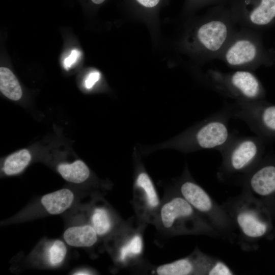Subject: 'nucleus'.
Returning a JSON list of instances; mask_svg holds the SVG:
<instances>
[{
	"label": "nucleus",
	"mask_w": 275,
	"mask_h": 275,
	"mask_svg": "<svg viewBox=\"0 0 275 275\" xmlns=\"http://www.w3.org/2000/svg\"><path fill=\"white\" fill-rule=\"evenodd\" d=\"M268 204L243 190L222 204L234 227L236 242L243 251L256 250L258 242L273 231Z\"/></svg>",
	"instance_id": "f257e3e1"
},
{
	"label": "nucleus",
	"mask_w": 275,
	"mask_h": 275,
	"mask_svg": "<svg viewBox=\"0 0 275 275\" xmlns=\"http://www.w3.org/2000/svg\"><path fill=\"white\" fill-rule=\"evenodd\" d=\"M153 226L166 237L203 235L221 237L213 226L174 187L164 196Z\"/></svg>",
	"instance_id": "f03ea898"
},
{
	"label": "nucleus",
	"mask_w": 275,
	"mask_h": 275,
	"mask_svg": "<svg viewBox=\"0 0 275 275\" xmlns=\"http://www.w3.org/2000/svg\"><path fill=\"white\" fill-rule=\"evenodd\" d=\"M232 118L229 104L175 138L169 146L183 152L200 150L219 152L234 135L229 123Z\"/></svg>",
	"instance_id": "7ed1b4c3"
},
{
	"label": "nucleus",
	"mask_w": 275,
	"mask_h": 275,
	"mask_svg": "<svg viewBox=\"0 0 275 275\" xmlns=\"http://www.w3.org/2000/svg\"><path fill=\"white\" fill-rule=\"evenodd\" d=\"M218 59L236 70L253 71L275 63V54L267 48L259 32L241 27L237 29Z\"/></svg>",
	"instance_id": "20e7f679"
},
{
	"label": "nucleus",
	"mask_w": 275,
	"mask_h": 275,
	"mask_svg": "<svg viewBox=\"0 0 275 275\" xmlns=\"http://www.w3.org/2000/svg\"><path fill=\"white\" fill-rule=\"evenodd\" d=\"M176 190L216 230L221 238L233 243L236 233L232 222L222 205L217 203L191 177L187 167L175 179Z\"/></svg>",
	"instance_id": "39448f33"
},
{
	"label": "nucleus",
	"mask_w": 275,
	"mask_h": 275,
	"mask_svg": "<svg viewBox=\"0 0 275 275\" xmlns=\"http://www.w3.org/2000/svg\"><path fill=\"white\" fill-rule=\"evenodd\" d=\"M265 141L258 135L236 136L220 151L222 162L218 176L241 184L263 158Z\"/></svg>",
	"instance_id": "423d86ee"
},
{
	"label": "nucleus",
	"mask_w": 275,
	"mask_h": 275,
	"mask_svg": "<svg viewBox=\"0 0 275 275\" xmlns=\"http://www.w3.org/2000/svg\"><path fill=\"white\" fill-rule=\"evenodd\" d=\"M205 80L211 89L235 101H255L265 97L263 86L251 71L223 72L210 69L205 75Z\"/></svg>",
	"instance_id": "0eeeda50"
},
{
	"label": "nucleus",
	"mask_w": 275,
	"mask_h": 275,
	"mask_svg": "<svg viewBox=\"0 0 275 275\" xmlns=\"http://www.w3.org/2000/svg\"><path fill=\"white\" fill-rule=\"evenodd\" d=\"M229 105L232 118L243 121L256 135L265 141L275 139V104L263 99L235 101Z\"/></svg>",
	"instance_id": "6e6552de"
},
{
	"label": "nucleus",
	"mask_w": 275,
	"mask_h": 275,
	"mask_svg": "<svg viewBox=\"0 0 275 275\" xmlns=\"http://www.w3.org/2000/svg\"><path fill=\"white\" fill-rule=\"evenodd\" d=\"M132 191V206L136 221L147 226L153 225L161 201L152 179L140 162L136 163Z\"/></svg>",
	"instance_id": "1a4fd4ad"
},
{
	"label": "nucleus",
	"mask_w": 275,
	"mask_h": 275,
	"mask_svg": "<svg viewBox=\"0 0 275 275\" xmlns=\"http://www.w3.org/2000/svg\"><path fill=\"white\" fill-rule=\"evenodd\" d=\"M146 227L133 216L125 221L115 232V259L120 267H136L144 264L143 234Z\"/></svg>",
	"instance_id": "9d476101"
},
{
	"label": "nucleus",
	"mask_w": 275,
	"mask_h": 275,
	"mask_svg": "<svg viewBox=\"0 0 275 275\" xmlns=\"http://www.w3.org/2000/svg\"><path fill=\"white\" fill-rule=\"evenodd\" d=\"M230 10L240 27L258 31L275 24V0H238Z\"/></svg>",
	"instance_id": "9b49d317"
},
{
	"label": "nucleus",
	"mask_w": 275,
	"mask_h": 275,
	"mask_svg": "<svg viewBox=\"0 0 275 275\" xmlns=\"http://www.w3.org/2000/svg\"><path fill=\"white\" fill-rule=\"evenodd\" d=\"M242 190L269 203L275 199V157L263 158L241 183Z\"/></svg>",
	"instance_id": "f8f14e48"
},
{
	"label": "nucleus",
	"mask_w": 275,
	"mask_h": 275,
	"mask_svg": "<svg viewBox=\"0 0 275 275\" xmlns=\"http://www.w3.org/2000/svg\"><path fill=\"white\" fill-rule=\"evenodd\" d=\"M217 259L202 252L196 247L189 255L153 267L148 272L157 275H211Z\"/></svg>",
	"instance_id": "ddd939ff"
},
{
	"label": "nucleus",
	"mask_w": 275,
	"mask_h": 275,
	"mask_svg": "<svg viewBox=\"0 0 275 275\" xmlns=\"http://www.w3.org/2000/svg\"><path fill=\"white\" fill-rule=\"evenodd\" d=\"M125 221L114 217L108 209L104 206L95 207L91 215V225L98 236L103 237L117 231Z\"/></svg>",
	"instance_id": "4468645a"
},
{
	"label": "nucleus",
	"mask_w": 275,
	"mask_h": 275,
	"mask_svg": "<svg viewBox=\"0 0 275 275\" xmlns=\"http://www.w3.org/2000/svg\"><path fill=\"white\" fill-rule=\"evenodd\" d=\"M98 237L91 225L70 227L64 233L66 242L75 247H91L97 242Z\"/></svg>",
	"instance_id": "2eb2a0df"
},
{
	"label": "nucleus",
	"mask_w": 275,
	"mask_h": 275,
	"mask_svg": "<svg viewBox=\"0 0 275 275\" xmlns=\"http://www.w3.org/2000/svg\"><path fill=\"white\" fill-rule=\"evenodd\" d=\"M73 200L74 195L72 191L63 188L44 195L41 202L48 213L58 214L69 208Z\"/></svg>",
	"instance_id": "dca6fc26"
},
{
	"label": "nucleus",
	"mask_w": 275,
	"mask_h": 275,
	"mask_svg": "<svg viewBox=\"0 0 275 275\" xmlns=\"http://www.w3.org/2000/svg\"><path fill=\"white\" fill-rule=\"evenodd\" d=\"M58 171L66 181L80 183L88 179L90 170L84 162L77 160L72 163H61L58 167Z\"/></svg>",
	"instance_id": "f3484780"
},
{
	"label": "nucleus",
	"mask_w": 275,
	"mask_h": 275,
	"mask_svg": "<svg viewBox=\"0 0 275 275\" xmlns=\"http://www.w3.org/2000/svg\"><path fill=\"white\" fill-rule=\"evenodd\" d=\"M1 92L9 99L16 101L22 96L20 84L13 72L8 68H0Z\"/></svg>",
	"instance_id": "a211bd4d"
},
{
	"label": "nucleus",
	"mask_w": 275,
	"mask_h": 275,
	"mask_svg": "<svg viewBox=\"0 0 275 275\" xmlns=\"http://www.w3.org/2000/svg\"><path fill=\"white\" fill-rule=\"evenodd\" d=\"M31 155L27 149H22L9 155L5 160L4 171L7 175L19 173L29 163Z\"/></svg>",
	"instance_id": "6ab92c4d"
},
{
	"label": "nucleus",
	"mask_w": 275,
	"mask_h": 275,
	"mask_svg": "<svg viewBox=\"0 0 275 275\" xmlns=\"http://www.w3.org/2000/svg\"><path fill=\"white\" fill-rule=\"evenodd\" d=\"M67 253V249L64 243L60 240L55 241L49 251V260L52 265L60 263L64 259Z\"/></svg>",
	"instance_id": "aec40b11"
},
{
	"label": "nucleus",
	"mask_w": 275,
	"mask_h": 275,
	"mask_svg": "<svg viewBox=\"0 0 275 275\" xmlns=\"http://www.w3.org/2000/svg\"><path fill=\"white\" fill-rule=\"evenodd\" d=\"M100 78V73L98 72L90 73L87 77L85 81V86L86 88L90 89L93 87L95 83Z\"/></svg>",
	"instance_id": "412c9836"
},
{
	"label": "nucleus",
	"mask_w": 275,
	"mask_h": 275,
	"mask_svg": "<svg viewBox=\"0 0 275 275\" xmlns=\"http://www.w3.org/2000/svg\"><path fill=\"white\" fill-rule=\"evenodd\" d=\"M79 56V51L76 50H72L70 56L64 60V65L65 68L66 69L69 68L72 65L74 64Z\"/></svg>",
	"instance_id": "4be33fe9"
},
{
	"label": "nucleus",
	"mask_w": 275,
	"mask_h": 275,
	"mask_svg": "<svg viewBox=\"0 0 275 275\" xmlns=\"http://www.w3.org/2000/svg\"><path fill=\"white\" fill-rule=\"evenodd\" d=\"M92 274L90 272L88 271H82L78 272L75 273L74 274Z\"/></svg>",
	"instance_id": "5701e85b"
},
{
	"label": "nucleus",
	"mask_w": 275,
	"mask_h": 275,
	"mask_svg": "<svg viewBox=\"0 0 275 275\" xmlns=\"http://www.w3.org/2000/svg\"><path fill=\"white\" fill-rule=\"evenodd\" d=\"M201 1H202V2H206H206H211L214 0H201Z\"/></svg>",
	"instance_id": "b1692460"
}]
</instances>
